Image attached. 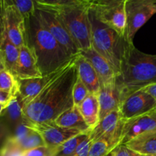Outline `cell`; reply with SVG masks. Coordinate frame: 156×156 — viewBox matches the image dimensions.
<instances>
[{
    "label": "cell",
    "instance_id": "cell-1",
    "mask_svg": "<svg viewBox=\"0 0 156 156\" xmlns=\"http://www.w3.org/2000/svg\"><path fill=\"white\" fill-rule=\"evenodd\" d=\"M78 56V55H77ZM76 56L32 101L22 107L23 120L28 124L54 122L74 106L73 91L78 80Z\"/></svg>",
    "mask_w": 156,
    "mask_h": 156
},
{
    "label": "cell",
    "instance_id": "cell-2",
    "mask_svg": "<svg viewBox=\"0 0 156 156\" xmlns=\"http://www.w3.org/2000/svg\"><path fill=\"white\" fill-rule=\"evenodd\" d=\"M27 44L36 58L43 76L55 73L66 66L74 57L68 53L44 27L36 12L26 21Z\"/></svg>",
    "mask_w": 156,
    "mask_h": 156
},
{
    "label": "cell",
    "instance_id": "cell-3",
    "mask_svg": "<svg viewBox=\"0 0 156 156\" xmlns=\"http://www.w3.org/2000/svg\"><path fill=\"white\" fill-rule=\"evenodd\" d=\"M156 83V55L140 51L133 44L129 45L116 78L115 85L122 101L127 96Z\"/></svg>",
    "mask_w": 156,
    "mask_h": 156
},
{
    "label": "cell",
    "instance_id": "cell-4",
    "mask_svg": "<svg viewBox=\"0 0 156 156\" xmlns=\"http://www.w3.org/2000/svg\"><path fill=\"white\" fill-rule=\"evenodd\" d=\"M90 21L91 47L109 62L117 76L120 73L126 51L131 44L125 40L124 37L98 21L91 10Z\"/></svg>",
    "mask_w": 156,
    "mask_h": 156
},
{
    "label": "cell",
    "instance_id": "cell-5",
    "mask_svg": "<svg viewBox=\"0 0 156 156\" xmlns=\"http://www.w3.org/2000/svg\"><path fill=\"white\" fill-rule=\"evenodd\" d=\"M80 52L91 48L89 0H69L55 11Z\"/></svg>",
    "mask_w": 156,
    "mask_h": 156
},
{
    "label": "cell",
    "instance_id": "cell-6",
    "mask_svg": "<svg viewBox=\"0 0 156 156\" xmlns=\"http://www.w3.org/2000/svg\"><path fill=\"white\" fill-rule=\"evenodd\" d=\"M126 0H89L90 10L98 21L124 37Z\"/></svg>",
    "mask_w": 156,
    "mask_h": 156
},
{
    "label": "cell",
    "instance_id": "cell-7",
    "mask_svg": "<svg viewBox=\"0 0 156 156\" xmlns=\"http://www.w3.org/2000/svg\"><path fill=\"white\" fill-rule=\"evenodd\" d=\"M126 30L124 38L133 44V38L143 27L156 14V0H126Z\"/></svg>",
    "mask_w": 156,
    "mask_h": 156
},
{
    "label": "cell",
    "instance_id": "cell-8",
    "mask_svg": "<svg viewBox=\"0 0 156 156\" xmlns=\"http://www.w3.org/2000/svg\"><path fill=\"white\" fill-rule=\"evenodd\" d=\"M36 15L41 24L65 50L69 56L75 57L80 53V50L66 31L59 17L55 12L36 9Z\"/></svg>",
    "mask_w": 156,
    "mask_h": 156
},
{
    "label": "cell",
    "instance_id": "cell-9",
    "mask_svg": "<svg viewBox=\"0 0 156 156\" xmlns=\"http://www.w3.org/2000/svg\"><path fill=\"white\" fill-rule=\"evenodd\" d=\"M123 123L124 120L122 119L120 111L108 114L90 131L88 134L90 140L91 142L105 140L112 151L119 146Z\"/></svg>",
    "mask_w": 156,
    "mask_h": 156
},
{
    "label": "cell",
    "instance_id": "cell-10",
    "mask_svg": "<svg viewBox=\"0 0 156 156\" xmlns=\"http://www.w3.org/2000/svg\"><path fill=\"white\" fill-rule=\"evenodd\" d=\"M5 33L18 48L27 44L26 21L10 1L4 0Z\"/></svg>",
    "mask_w": 156,
    "mask_h": 156
},
{
    "label": "cell",
    "instance_id": "cell-11",
    "mask_svg": "<svg viewBox=\"0 0 156 156\" xmlns=\"http://www.w3.org/2000/svg\"><path fill=\"white\" fill-rule=\"evenodd\" d=\"M156 108V101L148 93L140 90L123 99L120 113L123 120L145 115Z\"/></svg>",
    "mask_w": 156,
    "mask_h": 156
},
{
    "label": "cell",
    "instance_id": "cell-12",
    "mask_svg": "<svg viewBox=\"0 0 156 156\" xmlns=\"http://www.w3.org/2000/svg\"><path fill=\"white\" fill-rule=\"evenodd\" d=\"M29 125L41 134L46 146L50 149H55L69 139L83 133L78 129L58 126L55 122Z\"/></svg>",
    "mask_w": 156,
    "mask_h": 156
},
{
    "label": "cell",
    "instance_id": "cell-13",
    "mask_svg": "<svg viewBox=\"0 0 156 156\" xmlns=\"http://www.w3.org/2000/svg\"><path fill=\"white\" fill-rule=\"evenodd\" d=\"M156 130V120L149 114L125 120L119 145H125L141 134Z\"/></svg>",
    "mask_w": 156,
    "mask_h": 156
},
{
    "label": "cell",
    "instance_id": "cell-14",
    "mask_svg": "<svg viewBox=\"0 0 156 156\" xmlns=\"http://www.w3.org/2000/svg\"><path fill=\"white\" fill-rule=\"evenodd\" d=\"M68 63V64H69ZM65 66L62 69L50 75L38 78H31L26 79H18V94L21 99L23 105L33 100L41 91L54 79L56 76L60 74L68 66Z\"/></svg>",
    "mask_w": 156,
    "mask_h": 156
},
{
    "label": "cell",
    "instance_id": "cell-15",
    "mask_svg": "<svg viewBox=\"0 0 156 156\" xmlns=\"http://www.w3.org/2000/svg\"><path fill=\"white\" fill-rule=\"evenodd\" d=\"M80 53L89 61L95 70L100 80L101 86L115 84L117 74L109 62L103 56L97 53L92 47L80 52Z\"/></svg>",
    "mask_w": 156,
    "mask_h": 156
},
{
    "label": "cell",
    "instance_id": "cell-16",
    "mask_svg": "<svg viewBox=\"0 0 156 156\" xmlns=\"http://www.w3.org/2000/svg\"><path fill=\"white\" fill-rule=\"evenodd\" d=\"M18 79L42 77L38 69L36 58L28 44L20 48V54L15 73Z\"/></svg>",
    "mask_w": 156,
    "mask_h": 156
},
{
    "label": "cell",
    "instance_id": "cell-17",
    "mask_svg": "<svg viewBox=\"0 0 156 156\" xmlns=\"http://www.w3.org/2000/svg\"><path fill=\"white\" fill-rule=\"evenodd\" d=\"M99 101V121L108 114L120 111L122 99L115 84L101 85L98 93Z\"/></svg>",
    "mask_w": 156,
    "mask_h": 156
},
{
    "label": "cell",
    "instance_id": "cell-18",
    "mask_svg": "<svg viewBox=\"0 0 156 156\" xmlns=\"http://www.w3.org/2000/svg\"><path fill=\"white\" fill-rule=\"evenodd\" d=\"M78 77L86 86L89 93L98 94L101 88L99 78L89 61L81 53L76 56Z\"/></svg>",
    "mask_w": 156,
    "mask_h": 156
},
{
    "label": "cell",
    "instance_id": "cell-19",
    "mask_svg": "<svg viewBox=\"0 0 156 156\" xmlns=\"http://www.w3.org/2000/svg\"><path fill=\"white\" fill-rule=\"evenodd\" d=\"M59 126L68 129H75L83 133H89L91 128L84 120L78 107L73 106L70 109L62 113L55 120Z\"/></svg>",
    "mask_w": 156,
    "mask_h": 156
},
{
    "label": "cell",
    "instance_id": "cell-20",
    "mask_svg": "<svg viewBox=\"0 0 156 156\" xmlns=\"http://www.w3.org/2000/svg\"><path fill=\"white\" fill-rule=\"evenodd\" d=\"M133 152L140 155H156V130L141 134L125 144Z\"/></svg>",
    "mask_w": 156,
    "mask_h": 156
},
{
    "label": "cell",
    "instance_id": "cell-21",
    "mask_svg": "<svg viewBox=\"0 0 156 156\" xmlns=\"http://www.w3.org/2000/svg\"><path fill=\"white\" fill-rule=\"evenodd\" d=\"M79 111L91 130L99 122V101L98 94L89 93L79 107Z\"/></svg>",
    "mask_w": 156,
    "mask_h": 156
},
{
    "label": "cell",
    "instance_id": "cell-22",
    "mask_svg": "<svg viewBox=\"0 0 156 156\" xmlns=\"http://www.w3.org/2000/svg\"><path fill=\"white\" fill-rule=\"evenodd\" d=\"M19 54L20 48L12 44L5 33L0 42V55L2 58L5 69L11 72L14 76Z\"/></svg>",
    "mask_w": 156,
    "mask_h": 156
},
{
    "label": "cell",
    "instance_id": "cell-23",
    "mask_svg": "<svg viewBox=\"0 0 156 156\" xmlns=\"http://www.w3.org/2000/svg\"><path fill=\"white\" fill-rule=\"evenodd\" d=\"M12 147L20 154L25 151L46 146L41 134L32 128V130L19 140H13L12 138L8 139Z\"/></svg>",
    "mask_w": 156,
    "mask_h": 156
},
{
    "label": "cell",
    "instance_id": "cell-24",
    "mask_svg": "<svg viewBox=\"0 0 156 156\" xmlns=\"http://www.w3.org/2000/svg\"><path fill=\"white\" fill-rule=\"evenodd\" d=\"M89 133H81L51 149L52 156H73L81 143L86 140Z\"/></svg>",
    "mask_w": 156,
    "mask_h": 156
},
{
    "label": "cell",
    "instance_id": "cell-25",
    "mask_svg": "<svg viewBox=\"0 0 156 156\" xmlns=\"http://www.w3.org/2000/svg\"><path fill=\"white\" fill-rule=\"evenodd\" d=\"M22 107V101L19 94H18L5 110L9 121L16 126L23 122Z\"/></svg>",
    "mask_w": 156,
    "mask_h": 156
},
{
    "label": "cell",
    "instance_id": "cell-26",
    "mask_svg": "<svg viewBox=\"0 0 156 156\" xmlns=\"http://www.w3.org/2000/svg\"><path fill=\"white\" fill-rule=\"evenodd\" d=\"M0 88L14 94H18V79L5 69L0 73Z\"/></svg>",
    "mask_w": 156,
    "mask_h": 156
},
{
    "label": "cell",
    "instance_id": "cell-27",
    "mask_svg": "<svg viewBox=\"0 0 156 156\" xmlns=\"http://www.w3.org/2000/svg\"><path fill=\"white\" fill-rule=\"evenodd\" d=\"M22 15L25 21L30 19L36 12L35 2L32 0H9Z\"/></svg>",
    "mask_w": 156,
    "mask_h": 156
},
{
    "label": "cell",
    "instance_id": "cell-28",
    "mask_svg": "<svg viewBox=\"0 0 156 156\" xmlns=\"http://www.w3.org/2000/svg\"><path fill=\"white\" fill-rule=\"evenodd\" d=\"M89 94L88 88H86L85 85L82 83V81L78 77V80L76 81L75 84L74 88L73 91V102H74V106H76L79 108V105L82 104L85 99V98Z\"/></svg>",
    "mask_w": 156,
    "mask_h": 156
},
{
    "label": "cell",
    "instance_id": "cell-29",
    "mask_svg": "<svg viewBox=\"0 0 156 156\" xmlns=\"http://www.w3.org/2000/svg\"><path fill=\"white\" fill-rule=\"evenodd\" d=\"M111 152L109 144L105 140L92 142L88 156H107Z\"/></svg>",
    "mask_w": 156,
    "mask_h": 156
},
{
    "label": "cell",
    "instance_id": "cell-30",
    "mask_svg": "<svg viewBox=\"0 0 156 156\" xmlns=\"http://www.w3.org/2000/svg\"><path fill=\"white\" fill-rule=\"evenodd\" d=\"M19 156H52V150L46 146H41L21 152Z\"/></svg>",
    "mask_w": 156,
    "mask_h": 156
},
{
    "label": "cell",
    "instance_id": "cell-31",
    "mask_svg": "<svg viewBox=\"0 0 156 156\" xmlns=\"http://www.w3.org/2000/svg\"><path fill=\"white\" fill-rule=\"evenodd\" d=\"M91 143L92 142L90 140L89 136H88L86 140H84L82 143H81L79 145V146L77 147L76 152H75L73 156H88Z\"/></svg>",
    "mask_w": 156,
    "mask_h": 156
},
{
    "label": "cell",
    "instance_id": "cell-32",
    "mask_svg": "<svg viewBox=\"0 0 156 156\" xmlns=\"http://www.w3.org/2000/svg\"><path fill=\"white\" fill-rule=\"evenodd\" d=\"M110 156H135V152L125 145H119L111 151Z\"/></svg>",
    "mask_w": 156,
    "mask_h": 156
},
{
    "label": "cell",
    "instance_id": "cell-33",
    "mask_svg": "<svg viewBox=\"0 0 156 156\" xmlns=\"http://www.w3.org/2000/svg\"><path fill=\"white\" fill-rule=\"evenodd\" d=\"M17 95L18 94H14L9 91L0 88V104L9 105Z\"/></svg>",
    "mask_w": 156,
    "mask_h": 156
},
{
    "label": "cell",
    "instance_id": "cell-34",
    "mask_svg": "<svg viewBox=\"0 0 156 156\" xmlns=\"http://www.w3.org/2000/svg\"><path fill=\"white\" fill-rule=\"evenodd\" d=\"M5 34V6L4 0H0V42Z\"/></svg>",
    "mask_w": 156,
    "mask_h": 156
},
{
    "label": "cell",
    "instance_id": "cell-35",
    "mask_svg": "<svg viewBox=\"0 0 156 156\" xmlns=\"http://www.w3.org/2000/svg\"><path fill=\"white\" fill-rule=\"evenodd\" d=\"M142 91H145V92L148 93L149 95L152 96L154 99L156 101V83L152 84V85H148V86L145 87L143 89H141Z\"/></svg>",
    "mask_w": 156,
    "mask_h": 156
},
{
    "label": "cell",
    "instance_id": "cell-36",
    "mask_svg": "<svg viewBox=\"0 0 156 156\" xmlns=\"http://www.w3.org/2000/svg\"><path fill=\"white\" fill-rule=\"evenodd\" d=\"M6 135V129L2 123H0V143L3 140V139L5 137Z\"/></svg>",
    "mask_w": 156,
    "mask_h": 156
},
{
    "label": "cell",
    "instance_id": "cell-37",
    "mask_svg": "<svg viewBox=\"0 0 156 156\" xmlns=\"http://www.w3.org/2000/svg\"><path fill=\"white\" fill-rule=\"evenodd\" d=\"M5 69V67L4 62H3V60H2V58L1 55H0V73H1L2 70H4Z\"/></svg>",
    "mask_w": 156,
    "mask_h": 156
},
{
    "label": "cell",
    "instance_id": "cell-38",
    "mask_svg": "<svg viewBox=\"0 0 156 156\" xmlns=\"http://www.w3.org/2000/svg\"><path fill=\"white\" fill-rule=\"evenodd\" d=\"M9 105H2V104H0V115L2 114V113L5 111V110L7 108V107Z\"/></svg>",
    "mask_w": 156,
    "mask_h": 156
},
{
    "label": "cell",
    "instance_id": "cell-39",
    "mask_svg": "<svg viewBox=\"0 0 156 156\" xmlns=\"http://www.w3.org/2000/svg\"><path fill=\"white\" fill-rule=\"evenodd\" d=\"M149 114H150V115L156 120V108H155L154 110H152V111H151V112H149Z\"/></svg>",
    "mask_w": 156,
    "mask_h": 156
},
{
    "label": "cell",
    "instance_id": "cell-40",
    "mask_svg": "<svg viewBox=\"0 0 156 156\" xmlns=\"http://www.w3.org/2000/svg\"><path fill=\"white\" fill-rule=\"evenodd\" d=\"M135 156H144V155H140V154H138V153H136V152H135Z\"/></svg>",
    "mask_w": 156,
    "mask_h": 156
},
{
    "label": "cell",
    "instance_id": "cell-41",
    "mask_svg": "<svg viewBox=\"0 0 156 156\" xmlns=\"http://www.w3.org/2000/svg\"><path fill=\"white\" fill-rule=\"evenodd\" d=\"M147 156H156V155H147Z\"/></svg>",
    "mask_w": 156,
    "mask_h": 156
},
{
    "label": "cell",
    "instance_id": "cell-42",
    "mask_svg": "<svg viewBox=\"0 0 156 156\" xmlns=\"http://www.w3.org/2000/svg\"><path fill=\"white\" fill-rule=\"evenodd\" d=\"M107 156H110V154H109V155H107Z\"/></svg>",
    "mask_w": 156,
    "mask_h": 156
}]
</instances>
